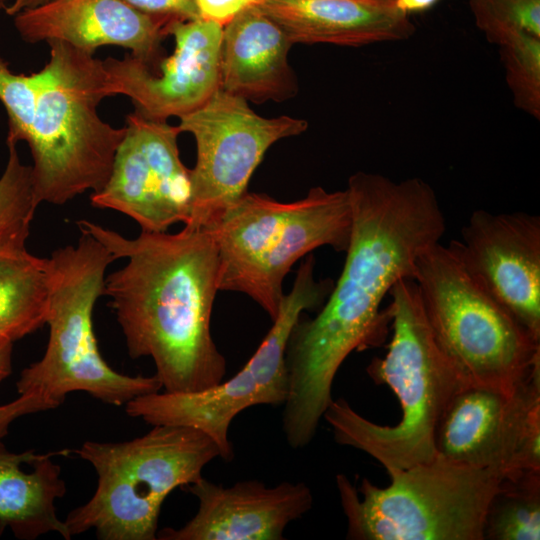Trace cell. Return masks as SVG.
<instances>
[{
    "label": "cell",
    "instance_id": "6da1fadb",
    "mask_svg": "<svg viewBox=\"0 0 540 540\" xmlns=\"http://www.w3.org/2000/svg\"><path fill=\"white\" fill-rule=\"evenodd\" d=\"M346 190L352 229L342 272L318 314L300 317L286 346L282 421L301 433L318 429L348 355L382 344L390 323L383 299L398 281L413 279L419 255L446 229L433 188L420 178L359 171Z\"/></svg>",
    "mask_w": 540,
    "mask_h": 540
},
{
    "label": "cell",
    "instance_id": "7a4b0ae2",
    "mask_svg": "<svg viewBox=\"0 0 540 540\" xmlns=\"http://www.w3.org/2000/svg\"><path fill=\"white\" fill-rule=\"evenodd\" d=\"M81 233L101 242L126 264L105 277L131 358L150 357L166 392L187 393L220 383L226 360L211 334L218 289V247L212 229L185 226L177 233L127 238L86 220Z\"/></svg>",
    "mask_w": 540,
    "mask_h": 540
},
{
    "label": "cell",
    "instance_id": "3957f363",
    "mask_svg": "<svg viewBox=\"0 0 540 540\" xmlns=\"http://www.w3.org/2000/svg\"><path fill=\"white\" fill-rule=\"evenodd\" d=\"M389 294L392 338L386 355L374 358L367 373L396 394L400 421L393 426L376 424L341 398L333 399L323 415L337 443L367 453L387 473L437 455V425L451 399L466 387L431 331L416 282L402 279Z\"/></svg>",
    "mask_w": 540,
    "mask_h": 540
},
{
    "label": "cell",
    "instance_id": "277c9868",
    "mask_svg": "<svg viewBox=\"0 0 540 540\" xmlns=\"http://www.w3.org/2000/svg\"><path fill=\"white\" fill-rule=\"evenodd\" d=\"M38 71V91L27 144L37 201L64 205L107 182L125 127L103 121L106 97L102 60L63 42H49Z\"/></svg>",
    "mask_w": 540,
    "mask_h": 540
},
{
    "label": "cell",
    "instance_id": "5b68a950",
    "mask_svg": "<svg viewBox=\"0 0 540 540\" xmlns=\"http://www.w3.org/2000/svg\"><path fill=\"white\" fill-rule=\"evenodd\" d=\"M115 260L101 242L85 233L75 245L59 247L47 258L48 343L42 358L20 373L19 395H40L57 408L68 394L81 391L106 404L125 406L162 389L155 375L115 371L98 348L93 311L103 295L106 270Z\"/></svg>",
    "mask_w": 540,
    "mask_h": 540
},
{
    "label": "cell",
    "instance_id": "8992f818",
    "mask_svg": "<svg viewBox=\"0 0 540 540\" xmlns=\"http://www.w3.org/2000/svg\"><path fill=\"white\" fill-rule=\"evenodd\" d=\"M218 247L219 291L240 292L273 321L292 266L314 249L346 251L352 229L348 191L317 186L294 202L246 192L210 228Z\"/></svg>",
    "mask_w": 540,
    "mask_h": 540
},
{
    "label": "cell",
    "instance_id": "52a82bcc",
    "mask_svg": "<svg viewBox=\"0 0 540 540\" xmlns=\"http://www.w3.org/2000/svg\"><path fill=\"white\" fill-rule=\"evenodd\" d=\"M75 453L93 466L97 486L63 521L71 537L94 530L100 540L157 539L167 496L196 481L220 457L208 435L176 425H155L123 442L85 441Z\"/></svg>",
    "mask_w": 540,
    "mask_h": 540
},
{
    "label": "cell",
    "instance_id": "ba28073f",
    "mask_svg": "<svg viewBox=\"0 0 540 540\" xmlns=\"http://www.w3.org/2000/svg\"><path fill=\"white\" fill-rule=\"evenodd\" d=\"M413 280L431 331L466 386L511 394L540 367L534 337L440 242L418 257Z\"/></svg>",
    "mask_w": 540,
    "mask_h": 540
},
{
    "label": "cell",
    "instance_id": "9c48e42d",
    "mask_svg": "<svg viewBox=\"0 0 540 540\" xmlns=\"http://www.w3.org/2000/svg\"><path fill=\"white\" fill-rule=\"evenodd\" d=\"M388 474L386 487L363 479L357 488L346 475L336 476L347 539L484 540L489 505L505 479L439 454Z\"/></svg>",
    "mask_w": 540,
    "mask_h": 540
},
{
    "label": "cell",
    "instance_id": "30bf717a",
    "mask_svg": "<svg viewBox=\"0 0 540 540\" xmlns=\"http://www.w3.org/2000/svg\"><path fill=\"white\" fill-rule=\"evenodd\" d=\"M315 258L300 264L293 286L285 294L273 325L248 362L226 381L197 392H154L136 397L125 405L127 415L155 425L197 429L217 444L220 458L234 456L229 429L243 410L256 405H283L288 395L285 352L290 333L307 310L321 308L334 282L317 280Z\"/></svg>",
    "mask_w": 540,
    "mask_h": 540
},
{
    "label": "cell",
    "instance_id": "8fae6325",
    "mask_svg": "<svg viewBox=\"0 0 540 540\" xmlns=\"http://www.w3.org/2000/svg\"><path fill=\"white\" fill-rule=\"evenodd\" d=\"M180 132L193 135L191 212L185 226L212 228L246 192L267 150L302 134L308 122L290 116L265 118L247 100L218 88L199 108L179 117Z\"/></svg>",
    "mask_w": 540,
    "mask_h": 540
},
{
    "label": "cell",
    "instance_id": "7c38bea8",
    "mask_svg": "<svg viewBox=\"0 0 540 540\" xmlns=\"http://www.w3.org/2000/svg\"><path fill=\"white\" fill-rule=\"evenodd\" d=\"M437 454L493 469L505 479L540 472V367L516 391L466 386L451 399L435 433Z\"/></svg>",
    "mask_w": 540,
    "mask_h": 540
},
{
    "label": "cell",
    "instance_id": "4fadbf2b",
    "mask_svg": "<svg viewBox=\"0 0 540 540\" xmlns=\"http://www.w3.org/2000/svg\"><path fill=\"white\" fill-rule=\"evenodd\" d=\"M178 126L127 115L109 178L91 205L127 215L146 232H167L189 221L191 169L180 159Z\"/></svg>",
    "mask_w": 540,
    "mask_h": 540
},
{
    "label": "cell",
    "instance_id": "5bb4252c",
    "mask_svg": "<svg viewBox=\"0 0 540 540\" xmlns=\"http://www.w3.org/2000/svg\"><path fill=\"white\" fill-rule=\"evenodd\" d=\"M222 32L223 25L203 18L171 22L175 49L156 74L131 54L102 60L106 97L124 95L135 112L157 121L194 111L219 88Z\"/></svg>",
    "mask_w": 540,
    "mask_h": 540
},
{
    "label": "cell",
    "instance_id": "9a60e30c",
    "mask_svg": "<svg viewBox=\"0 0 540 540\" xmlns=\"http://www.w3.org/2000/svg\"><path fill=\"white\" fill-rule=\"evenodd\" d=\"M448 247L478 285L540 339V217L479 209Z\"/></svg>",
    "mask_w": 540,
    "mask_h": 540
},
{
    "label": "cell",
    "instance_id": "2e32d148",
    "mask_svg": "<svg viewBox=\"0 0 540 540\" xmlns=\"http://www.w3.org/2000/svg\"><path fill=\"white\" fill-rule=\"evenodd\" d=\"M198 500L196 514L182 527L164 528L160 540H282L287 526L313 506L304 482L269 487L258 480L231 486L203 476L183 487Z\"/></svg>",
    "mask_w": 540,
    "mask_h": 540
},
{
    "label": "cell",
    "instance_id": "e0dca14e",
    "mask_svg": "<svg viewBox=\"0 0 540 540\" xmlns=\"http://www.w3.org/2000/svg\"><path fill=\"white\" fill-rule=\"evenodd\" d=\"M13 18L16 31L27 43L63 42L91 54L99 47L119 46L151 68L168 35L167 23L121 0H47Z\"/></svg>",
    "mask_w": 540,
    "mask_h": 540
},
{
    "label": "cell",
    "instance_id": "ac0fdd59",
    "mask_svg": "<svg viewBox=\"0 0 540 540\" xmlns=\"http://www.w3.org/2000/svg\"><path fill=\"white\" fill-rule=\"evenodd\" d=\"M292 45L260 5L241 10L223 26L219 88L255 102L293 97L297 82L288 63Z\"/></svg>",
    "mask_w": 540,
    "mask_h": 540
},
{
    "label": "cell",
    "instance_id": "d6986e66",
    "mask_svg": "<svg viewBox=\"0 0 540 540\" xmlns=\"http://www.w3.org/2000/svg\"><path fill=\"white\" fill-rule=\"evenodd\" d=\"M261 9L295 43L363 46L409 39V15L383 0H264Z\"/></svg>",
    "mask_w": 540,
    "mask_h": 540
},
{
    "label": "cell",
    "instance_id": "ffe728a7",
    "mask_svg": "<svg viewBox=\"0 0 540 540\" xmlns=\"http://www.w3.org/2000/svg\"><path fill=\"white\" fill-rule=\"evenodd\" d=\"M52 455L11 452L0 440V535L9 528L22 540L51 532L71 539L57 516L55 503L65 495L66 484Z\"/></svg>",
    "mask_w": 540,
    "mask_h": 540
},
{
    "label": "cell",
    "instance_id": "44dd1931",
    "mask_svg": "<svg viewBox=\"0 0 540 540\" xmlns=\"http://www.w3.org/2000/svg\"><path fill=\"white\" fill-rule=\"evenodd\" d=\"M47 258L26 250L0 256V339H21L46 324Z\"/></svg>",
    "mask_w": 540,
    "mask_h": 540
},
{
    "label": "cell",
    "instance_id": "7402d4cb",
    "mask_svg": "<svg viewBox=\"0 0 540 540\" xmlns=\"http://www.w3.org/2000/svg\"><path fill=\"white\" fill-rule=\"evenodd\" d=\"M484 539H540V472L502 481L486 514Z\"/></svg>",
    "mask_w": 540,
    "mask_h": 540
},
{
    "label": "cell",
    "instance_id": "603a6c76",
    "mask_svg": "<svg viewBox=\"0 0 540 540\" xmlns=\"http://www.w3.org/2000/svg\"><path fill=\"white\" fill-rule=\"evenodd\" d=\"M8 160L0 176V256L26 250L39 202L32 167L22 163L15 143L6 142Z\"/></svg>",
    "mask_w": 540,
    "mask_h": 540
},
{
    "label": "cell",
    "instance_id": "cb8c5ba5",
    "mask_svg": "<svg viewBox=\"0 0 540 540\" xmlns=\"http://www.w3.org/2000/svg\"><path fill=\"white\" fill-rule=\"evenodd\" d=\"M496 45L515 105L540 119V37L522 30L502 37Z\"/></svg>",
    "mask_w": 540,
    "mask_h": 540
},
{
    "label": "cell",
    "instance_id": "d4e9b609",
    "mask_svg": "<svg viewBox=\"0 0 540 540\" xmlns=\"http://www.w3.org/2000/svg\"><path fill=\"white\" fill-rule=\"evenodd\" d=\"M477 27L493 44L516 30L540 37V0H469Z\"/></svg>",
    "mask_w": 540,
    "mask_h": 540
},
{
    "label": "cell",
    "instance_id": "484cf974",
    "mask_svg": "<svg viewBox=\"0 0 540 540\" xmlns=\"http://www.w3.org/2000/svg\"><path fill=\"white\" fill-rule=\"evenodd\" d=\"M38 73H13L0 57V101L7 111L9 130L6 142L27 143L34 117Z\"/></svg>",
    "mask_w": 540,
    "mask_h": 540
},
{
    "label": "cell",
    "instance_id": "4316f807",
    "mask_svg": "<svg viewBox=\"0 0 540 540\" xmlns=\"http://www.w3.org/2000/svg\"><path fill=\"white\" fill-rule=\"evenodd\" d=\"M132 9L159 19L168 25L173 21L199 19L200 14L194 0H121Z\"/></svg>",
    "mask_w": 540,
    "mask_h": 540
},
{
    "label": "cell",
    "instance_id": "83f0119b",
    "mask_svg": "<svg viewBox=\"0 0 540 540\" xmlns=\"http://www.w3.org/2000/svg\"><path fill=\"white\" fill-rule=\"evenodd\" d=\"M55 409L49 401L37 394H21L9 403L0 405V438L5 436L10 425L20 417Z\"/></svg>",
    "mask_w": 540,
    "mask_h": 540
},
{
    "label": "cell",
    "instance_id": "f1b7e54d",
    "mask_svg": "<svg viewBox=\"0 0 540 540\" xmlns=\"http://www.w3.org/2000/svg\"><path fill=\"white\" fill-rule=\"evenodd\" d=\"M200 17L225 25L241 10L260 5L264 0H194Z\"/></svg>",
    "mask_w": 540,
    "mask_h": 540
},
{
    "label": "cell",
    "instance_id": "f546056e",
    "mask_svg": "<svg viewBox=\"0 0 540 540\" xmlns=\"http://www.w3.org/2000/svg\"><path fill=\"white\" fill-rule=\"evenodd\" d=\"M13 342L0 339V382L12 372Z\"/></svg>",
    "mask_w": 540,
    "mask_h": 540
},
{
    "label": "cell",
    "instance_id": "4dcf8cb0",
    "mask_svg": "<svg viewBox=\"0 0 540 540\" xmlns=\"http://www.w3.org/2000/svg\"><path fill=\"white\" fill-rule=\"evenodd\" d=\"M438 0H393L394 6L401 12L410 13L422 12L433 6Z\"/></svg>",
    "mask_w": 540,
    "mask_h": 540
},
{
    "label": "cell",
    "instance_id": "1f68e13d",
    "mask_svg": "<svg viewBox=\"0 0 540 540\" xmlns=\"http://www.w3.org/2000/svg\"><path fill=\"white\" fill-rule=\"evenodd\" d=\"M46 1L47 0H12V2L8 4L5 12L7 15L13 17L24 9L35 7Z\"/></svg>",
    "mask_w": 540,
    "mask_h": 540
},
{
    "label": "cell",
    "instance_id": "d6a6232c",
    "mask_svg": "<svg viewBox=\"0 0 540 540\" xmlns=\"http://www.w3.org/2000/svg\"><path fill=\"white\" fill-rule=\"evenodd\" d=\"M8 2H9V0H0V12L6 10L8 4H9Z\"/></svg>",
    "mask_w": 540,
    "mask_h": 540
},
{
    "label": "cell",
    "instance_id": "836d02e7",
    "mask_svg": "<svg viewBox=\"0 0 540 540\" xmlns=\"http://www.w3.org/2000/svg\"><path fill=\"white\" fill-rule=\"evenodd\" d=\"M383 1L393 2V0H383Z\"/></svg>",
    "mask_w": 540,
    "mask_h": 540
}]
</instances>
